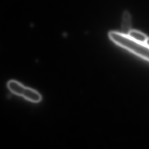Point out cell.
Instances as JSON below:
<instances>
[{
	"label": "cell",
	"instance_id": "6da1fadb",
	"mask_svg": "<svg viewBox=\"0 0 149 149\" xmlns=\"http://www.w3.org/2000/svg\"><path fill=\"white\" fill-rule=\"evenodd\" d=\"M108 36L115 43L149 61V47L145 43L134 41L127 35L118 31H110Z\"/></svg>",
	"mask_w": 149,
	"mask_h": 149
},
{
	"label": "cell",
	"instance_id": "7a4b0ae2",
	"mask_svg": "<svg viewBox=\"0 0 149 149\" xmlns=\"http://www.w3.org/2000/svg\"><path fill=\"white\" fill-rule=\"evenodd\" d=\"M7 86L9 90L15 95L21 96L33 103H39L42 100V96L37 91L23 86L15 80L8 81Z\"/></svg>",
	"mask_w": 149,
	"mask_h": 149
},
{
	"label": "cell",
	"instance_id": "3957f363",
	"mask_svg": "<svg viewBox=\"0 0 149 149\" xmlns=\"http://www.w3.org/2000/svg\"><path fill=\"white\" fill-rule=\"evenodd\" d=\"M132 26V17L129 11L126 10L123 13L122 22V29L123 33L128 35L129 32L131 30Z\"/></svg>",
	"mask_w": 149,
	"mask_h": 149
},
{
	"label": "cell",
	"instance_id": "277c9868",
	"mask_svg": "<svg viewBox=\"0 0 149 149\" xmlns=\"http://www.w3.org/2000/svg\"><path fill=\"white\" fill-rule=\"evenodd\" d=\"M127 35L134 41L142 43L145 44L148 38L147 36L144 33L135 30H130Z\"/></svg>",
	"mask_w": 149,
	"mask_h": 149
},
{
	"label": "cell",
	"instance_id": "5b68a950",
	"mask_svg": "<svg viewBox=\"0 0 149 149\" xmlns=\"http://www.w3.org/2000/svg\"><path fill=\"white\" fill-rule=\"evenodd\" d=\"M145 44L148 45L149 47V38H147V41H146V42H145Z\"/></svg>",
	"mask_w": 149,
	"mask_h": 149
}]
</instances>
